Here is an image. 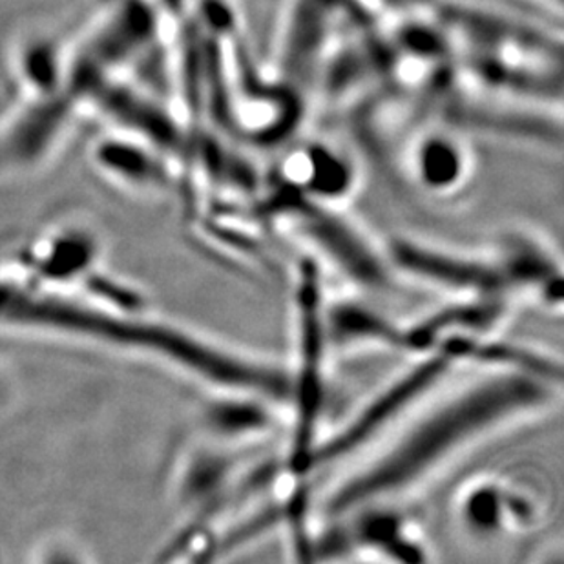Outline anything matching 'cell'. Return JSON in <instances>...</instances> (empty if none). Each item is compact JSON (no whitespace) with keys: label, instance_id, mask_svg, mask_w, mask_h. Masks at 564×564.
Segmentation results:
<instances>
[{"label":"cell","instance_id":"cell-13","mask_svg":"<svg viewBox=\"0 0 564 564\" xmlns=\"http://www.w3.org/2000/svg\"><path fill=\"white\" fill-rule=\"evenodd\" d=\"M324 322L330 347L371 346L402 351L404 327L360 302H325Z\"/></svg>","mask_w":564,"mask_h":564},{"label":"cell","instance_id":"cell-10","mask_svg":"<svg viewBox=\"0 0 564 564\" xmlns=\"http://www.w3.org/2000/svg\"><path fill=\"white\" fill-rule=\"evenodd\" d=\"M355 521L341 524L351 554L368 552L373 557L404 563L427 561L426 549L411 522L399 511L369 505L349 511Z\"/></svg>","mask_w":564,"mask_h":564},{"label":"cell","instance_id":"cell-14","mask_svg":"<svg viewBox=\"0 0 564 564\" xmlns=\"http://www.w3.org/2000/svg\"><path fill=\"white\" fill-rule=\"evenodd\" d=\"M91 158L102 174L112 177L113 182L124 183V187L158 191L169 183V174L160 155L154 154L152 147L143 141L101 139Z\"/></svg>","mask_w":564,"mask_h":564},{"label":"cell","instance_id":"cell-9","mask_svg":"<svg viewBox=\"0 0 564 564\" xmlns=\"http://www.w3.org/2000/svg\"><path fill=\"white\" fill-rule=\"evenodd\" d=\"M283 172V183L327 207L351 196L358 183L355 161L346 150L327 141H314L296 150L289 155Z\"/></svg>","mask_w":564,"mask_h":564},{"label":"cell","instance_id":"cell-2","mask_svg":"<svg viewBox=\"0 0 564 564\" xmlns=\"http://www.w3.org/2000/svg\"><path fill=\"white\" fill-rule=\"evenodd\" d=\"M107 341L158 358L227 393L256 394L274 404H289L291 375L288 371L241 357L176 325L127 311V316L116 314Z\"/></svg>","mask_w":564,"mask_h":564},{"label":"cell","instance_id":"cell-15","mask_svg":"<svg viewBox=\"0 0 564 564\" xmlns=\"http://www.w3.org/2000/svg\"><path fill=\"white\" fill-rule=\"evenodd\" d=\"M457 513L474 538L494 539L508 532L505 482L488 477L475 480L458 499Z\"/></svg>","mask_w":564,"mask_h":564},{"label":"cell","instance_id":"cell-8","mask_svg":"<svg viewBox=\"0 0 564 564\" xmlns=\"http://www.w3.org/2000/svg\"><path fill=\"white\" fill-rule=\"evenodd\" d=\"M511 294H527L546 307L563 304V271L550 247L533 235L516 230L502 236L494 256Z\"/></svg>","mask_w":564,"mask_h":564},{"label":"cell","instance_id":"cell-11","mask_svg":"<svg viewBox=\"0 0 564 564\" xmlns=\"http://www.w3.org/2000/svg\"><path fill=\"white\" fill-rule=\"evenodd\" d=\"M411 176L422 191L446 196L460 191L471 174V154L464 139L449 127L422 132L411 147Z\"/></svg>","mask_w":564,"mask_h":564},{"label":"cell","instance_id":"cell-4","mask_svg":"<svg viewBox=\"0 0 564 564\" xmlns=\"http://www.w3.org/2000/svg\"><path fill=\"white\" fill-rule=\"evenodd\" d=\"M260 216L288 225L296 238L311 247L314 258L327 261L336 272L371 293H393V267L388 256L366 238L357 225L333 213V207L313 202L299 188L282 183L261 202Z\"/></svg>","mask_w":564,"mask_h":564},{"label":"cell","instance_id":"cell-5","mask_svg":"<svg viewBox=\"0 0 564 564\" xmlns=\"http://www.w3.org/2000/svg\"><path fill=\"white\" fill-rule=\"evenodd\" d=\"M455 358L444 349L424 355L421 362L408 369L402 377L394 378L335 435L318 441L311 457V474L360 452L366 444L386 432V427L399 421L405 411L426 399L455 368Z\"/></svg>","mask_w":564,"mask_h":564},{"label":"cell","instance_id":"cell-1","mask_svg":"<svg viewBox=\"0 0 564 564\" xmlns=\"http://www.w3.org/2000/svg\"><path fill=\"white\" fill-rule=\"evenodd\" d=\"M561 383L491 371L427 410L371 463L341 480L324 501L330 519L399 496L474 442L552 405Z\"/></svg>","mask_w":564,"mask_h":564},{"label":"cell","instance_id":"cell-3","mask_svg":"<svg viewBox=\"0 0 564 564\" xmlns=\"http://www.w3.org/2000/svg\"><path fill=\"white\" fill-rule=\"evenodd\" d=\"M324 289L318 263L304 258L299 263L294 283L299 360L291 373L293 426L288 457L283 460L285 474L304 479L311 475V457L318 444V427L325 405V360L330 346L325 333Z\"/></svg>","mask_w":564,"mask_h":564},{"label":"cell","instance_id":"cell-16","mask_svg":"<svg viewBox=\"0 0 564 564\" xmlns=\"http://www.w3.org/2000/svg\"><path fill=\"white\" fill-rule=\"evenodd\" d=\"M19 69L22 80L41 97L59 94L63 69H61L59 50L48 39H37L24 44L19 54Z\"/></svg>","mask_w":564,"mask_h":564},{"label":"cell","instance_id":"cell-12","mask_svg":"<svg viewBox=\"0 0 564 564\" xmlns=\"http://www.w3.org/2000/svg\"><path fill=\"white\" fill-rule=\"evenodd\" d=\"M274 402L249 393H227L208 402L199 415V426L218 444L238 446L260 441L276 427ZM240 447V446H238Z\"/></svg>","mask_w":564,"mask_h":564},{"label":"cell","instance_id":"cell-6","mask_svg":"<svg viewBox=\"0 0 564 564\" xmlns=\"http://www.w3.org/2000/svg\"><path fill=\"white\" fill-rule=\"evenodd\" d=\"M388 260L393 271L446 289L458 296H510L501 269L494 258L458 254L410 238L389 241Z\"/></svg>","mask_w":564,"mask_h":564},{"label":"cell","instance_id":"cell-17","mask_svg":"<svg viewBox=\"0 0 564 564\" xmlns=\"http://www.w3.org/2000/svg\"><path fill=\"white\" fill-rule=\"evenodd\" d=\"M546 4L554 6L555 11H561V6H563V0H543Z\"/></svg>","mask_w":564,"mask_h":564},{"label":"cell","instance_id":"cell-7","mask_svg":"<svg viewBox=\"0 0 564 564\" xmlns=\"http://www.w3.org/2000/svg\"><path fill=\"white\" fill-rule=\"evenodd\" d=\"M511 313L510 296H463L427 318L404 327L402 352L430 355L453 336H491Z\"/></svg>","mask_w":564,"mask_h":564}]
</instances>
